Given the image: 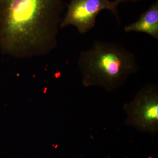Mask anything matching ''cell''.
Returning a JSON list of instances; mask_svg holds the SVG:
<instances>
[{
	"label": "cell",
	"mask_w": 158,
	"mask_h": 158,
	"mask_svg": "<svg viewBox=\"0 0 158 158\" xmlns=\"http://www.w3.org/2000/svg\"><path fill=\"white\" fill-rule=\"evenodd\" d=\"M63 0H0V51L19 59L45 56L57 45Z\"/></svg>",
	"instance_id": "1"
},
{
	"label": "cell",
	"mask_w": 158,
	"mask_h": 158,
	"mask_svg": "<svg viewBox=\"0 0 158 158\" xmlns=\"http://www.w3.org/2000/svg\"><path fill=\"white\" fill-rule=\"evenodd\" d=\"M85 87H99L112 91L124 84L138 70L135 56L131 52L113 43L96 41L78 59Z\"/></svg>",
	"instance_id": "2"
},
{
	"label": "cell",
	"mask_w": 158,
	"mask_h": 158,
	"mask_svg": "<svg viewBox=\"0 0 158 158\" xmlns=\"http://www.w3.org/2000/svg\"><path fill=\"white\" fill-rule=\"evenodd\" d=\"M125 123L152 135L158 131V88L153 84L144 86L131 101L123 106Z\"/></svg>",
	"instance_id": "3"
},
{
	"label": "cell",
	"mask_w": 158,
	"mask_h": 158,
	"mask_svg": "<svg viewBox=\"0 0 158 158\" xmlns=\"http://www.w3.org/2000/svg\"><path fill=\"white\" fill-rule=\"evenodd\" d=\"M141 0H71L65 17L61 20L60 28L69 26L76 27L79 33L85 34L94 28L97 16L104 9L110 10L120 22L118 11L119 4L135 3Z\"/></svg>",
	"instance_id": "4"
},
{
	"label": "cell",
	"mask_w": 158,
	"mask_h": 158,
	"mask_svg": "<svg viewBox=\"0 0 158 158\" xmlns=\"http://www.w3.org/2000/svg\"><path fill=\"white\" fill-rule=\"evenodd\" d=\"M126 32H142L158 39V1L153 3L135 22L124 27Z\"/></svg>",
	"instance_id": "5"
}]
</instances>
